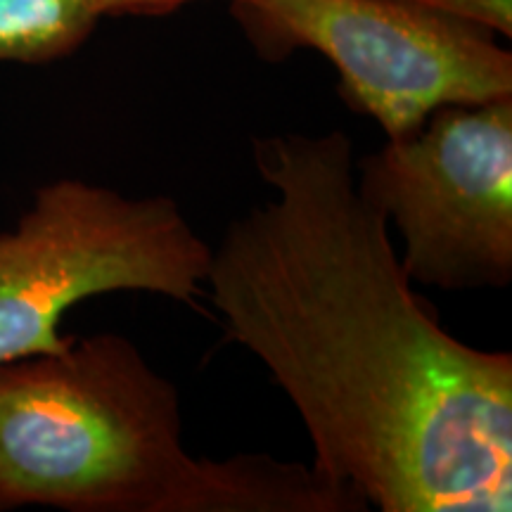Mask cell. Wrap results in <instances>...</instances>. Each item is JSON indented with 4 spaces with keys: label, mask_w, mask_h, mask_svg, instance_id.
<instances>
[{
    "label": "cell",
    "mask_w": 512,
    "mask_h": 512,
    "mask_svg": "<svg viewBox=\"0 0 512 512\" xmlns=\"http://www.w3.org/2000/svg\"><path fill=\"white\" fill-rule=\"evenodd\" d=\"M252 152L275 195L230 223L204 290L292 401L313 465L382 512H510L512 354L460 342L413 292L342 131Z\"/></svg>",
    "instance_id": "obj_1"
},
{
    "label": "cell",
    "mask_w": 512,
    "mask_h": 512,
    "mask_svg": "<svg viewBox=\"0 0 512 512\" xmlns=\"http://www.w3.org/2000/svg\"><path fill=\"white\" fill-rule=\"evenodd\" d=\"M366 512L316 465L185 448L181 394L117 332L0 366V512Z\"/></svg>",
    "instance_id": "obj_2"
},
{
    "label": "cell",
    "mask_w": 512,
    "mask_h": 512,
    "mask_svg": "<svg viewBox=\"0 0 512 512\" xmlns=\"http://www.w3.org/2000/svg\"><path fill=\"white\" fill-rule=\"evenodd\" d=\"M209 264L211 247L171 197L79 178L43 185L0 233V366L69 347L60 323L83 299L150 292L195 306Z\"/></svg>",
    "instance_id": "obj_3"
},
{
    "label": "cell",
    "mask_w": 512,
    "mask_h": 512,
    "mask_svg": "<svg viewBox=\"0 0 512 512\" xmlns=\"http://www.w3.org/2000/svg\"><path fill=\"white\" fill-rule=\"evenodd\" d=\"M268 62L316 50L339 74L351 110L387 140L408 138L448 105L512 95V55L494 31L396 0H247L233 5Z\"/></svg>",
    "instance_id": "obj_4"
},
{
    "label": "cell",
    "mask_w": 512,
    "mask_h": 512,
    "mask_svg": "<svg viewBox=\"0 0 512 512\" xmlns=\"http://www.w3.org/2000/svg\"><path fill=\"white\" fill-rule=\"evenodd\" d=\"M361 195L399 228L411 283L512 280V95L432 112L413 136L356 162Z\"/></svg>",
    "instance_id": "obj_5"
},
{
    "label": "cell",
    "mask_w": 512,
    "mask_h": 512,
    "mask_svg": "<svg viewBox=\"0 0 512 512\" xmlns=\"http://www.w3.org/2000/svg\"><path fill=\"white\" fill-rule=\"evenodd\" d=\"M98 22L91 0H0V62L62 60L88 41Z\"/></svg>",
    "instance_id": "obj_6"
},
{
    "label": "cell",
    "mask_w": 512,
    "mask_h": 512,
    "mask_svg": "<svg viewBox=\"0 0 512 512\" xmlns=\"http://www.w3.org/2000/svg\"><path fill=\"white\" fill-rule=\"evenodd\" d=\"M396 3L465 19L494 31L496 36H512V0H396Z\"/></svg>",
    "instance_id": "obj_7"
},
{
    "label": "cell",
    "mask_w": 512,
    "mask_h": 512,
    "mask_svg": "<svg viewBox=\"0 0 512 512\" xmlns=\"http://www.w3.org/2000/svg\"><path fill=\"white\" fill-rule=\"evenodd\" d=\"M100 17H124V15H166L192 0H91ZM247 3V0H230V5Z\"/></svg>",
    "instance_id": "obj_8"
}]
</instances>
